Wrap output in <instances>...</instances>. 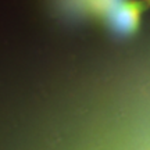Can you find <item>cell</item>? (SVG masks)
<instances>
[{
  "mask_svg": "<svg viewBox=\"0 0 150 150\" xmlns=\"http://www.w3.org/2000/svg\"><path fill=\"white\" fill-rule=\"evenodd\" d=\"M56 11L70 20H96L117 38L132 36L147 10L146 0H52Z\"/></svg>",
  "mask_w": 150,
  "mask_h": 150,
  "instance_id": "cell-1",
  "label": "cell"
},
{
  "mask_svg": "<svg viewBox=\"0 0 150 150\" xmlns=\"http://www.w3.org/2000/svg\"><path fill=\"white\" fill-rule=\"evenodd\" d=\"M146 1H147V4H149V6H150V0H146Z\"/></svg>",
  "mask_w": 150,
  "mask_h": 150,
  "instance_id": "cell-2",
  "label": "cell"
}]
</instances>
